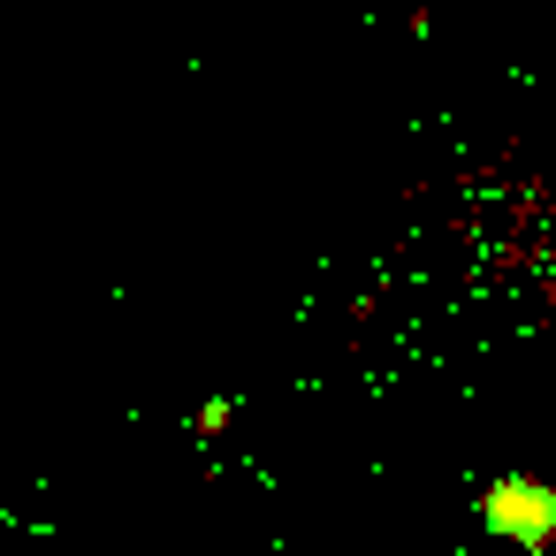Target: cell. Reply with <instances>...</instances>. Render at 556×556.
Here are the masks:
<instances>
[{
	"instance_id": "obj_2",
	"label": "cell",
	"mask_w": 556,
	"mask_h": 556,
	"mask_svg": "<svg viewBox=\"0 0 556 556\" xmlns=\"http://www.w3.org/2000/svg\"><path fill=\"white\" fill-rule=\"evenodd\" d=\"M229 427H237V396H229V389H214V396L191 412V434H199V442H214V434H229Z\"/></svg>"
},
{
	"instance_id": "obj_1",
	"label": "cell",
	"mask_w": 556,
	"mask_h": 556,
	"mask_svg": "<svg viewBox=\"0 0 556 556\" xmlns=\"http://www.w3.org/2000/svg\"><path fill=\"white\" fill-rule=\"evenodd\" d=\"M472 510H480V533H495L510 548H533V556L556 548V488L533 472H495Z\"/></svg>"
},
{
	"instance_id": "obj_3",
	"label": "cell",
	"mask_w": 556,
	"mask_h": 556,
	"mask_svg": "<svg viewBox=\"0 0 556 556\" xmlns=\"http://www.w3.org/2000/svg\"><path fill=\"white\" fill-rule=\"evenodd\" d=\"M548 556H556V548H548Z\"/></svg>"
}]
</instances>
